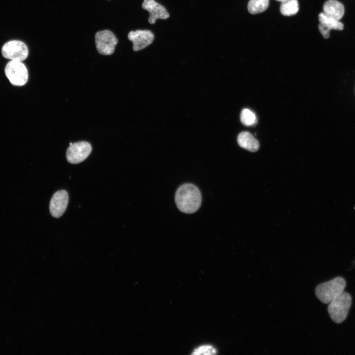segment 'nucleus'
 <instances>
[{
	"mask_svg": "<svg viewBox=\"0 0 355 355\" xmlns=\"http://www.w3.org/2000/svg\"><path fill=\"white\" fill-rule=\"evenodd\" d=\"M201 195L199 189L191 183L180 186L175 194V201L181 212L191 213L196 212L201 204Z\"/></svg>",
	"mask_w": 355,
	"mask_h": 355,
	"instance_id": "nucleus-1",
	"label": "nucleus"
},
{
	"mask_svg": "<svg viewBox=\"0 0 355 355\" xmlns=\"http://www.w3.org/2000/svg\"><path fill=\"white\" fill-rule=\"evenodd\" d=\"M352 304L351 295L343 291L328 303L327 310L332 320L337 323L343 322L347 317Z\"/></svg>",
	"mask_w": 355,
	"mask_h": 355,
	"instance_id": "nucleus-2",
	"label": "nucleus"
},
{
	"mask_svg": "<svg viewBox=\"0 0 355 355\" xmlns=\"http://www.w3.org/2000/svg\"><path fill=\"white\" fill-rule=\"evenodd\" d=\"M346 286V282L345 279L341 277H337L317 285L315 289V293L321 302L328 304L344 291Z\"/></svg>",
	"mask_w": 355,
	"mask_h": 355,
	"instance_id": "nucleus-3",
	"label": "nucleus"
},
{
	"mask_svg": "<svg viewBox=\"0 0 355 355\" xmlns=\"http://www.w3.org/2000/svg\"><path fill=\"white\" fill-rule=\"evenodd\" d=\"M6 76L14 86L24 85L28 80V72L22 61L10 60L4 69Z\"/></svg>",
	"mask_w": 355,
	"mask_h": 355,
	"instance_id": "nucleus-4",
	"label": "nucleus"
},
{
	"mask_svg": "<svg viewBox=\"0 0 355 355\" xmlns=\"http://www.w3.org/2000/svg\"><path fill=\"white\" fill-rule=\"evenodd\" d=\"M2 56L13 61H23L28 56V49L22 41L12 40L5 43L2 47Z\"/></svg>",
	"mask_w": 355,
	"mask_h": 355,
	"instance_id": "nucleus-5",
	"label": "nucleus"
},
{
	"mask_svg": "<svg viewBox=\"0 0 355 355\" xmlns=\"http://www.w3.org/2000/svg\"><path fill=\"white\" fill-rule=\"evenodd\" d=\"M117 42L116 37L110 31H99L95 35L96 48L101 54L109 55L113 54Z\"/></svg>",
	"mask_w": 355,
	"mask_h": 355,
	"instance_id": "nucleus-6",
	"label": "nucleus"
},
{
	"mask_svg": "<svg viewBox=\"0 0 355 355\" xmlns=\"http://www.w3.org/2000/svg\"><path fill=\"white\" fill-rule=\"evenodd\" d=\"M91 151L92 146L87 142L73 143L67 150V160L71 164H78L85 160Z\"/></svg>",
	"mask_w": 355,
	"mask_h": 355,
	"instance_id": "nucleus-7",
	"label": "nucleus"
},
{
	"mask_svg": "<svg viewBox=\"0 0 355 355\" xmlns=\"http://www.w3.org/2000/svg\"><path fill=\"white\" fill-rule=\"evenodd\" d=\"M69 201V195L65 190L56 192L53 195L50 202V214L54 217H60L65 212Z\"/></svg>",
	"mask_w": 355,
	"mask_h": 355,
	"instance_id": "nucleus-8",
	"label": "nucleus"
},
{
	"mask_svg": "<svg viewBox=\"0 0 355 355\" xmlns=\"http://www.w3.org/2000/svg\"><path fill=\"white\" fill-rule=\"evenodd\" d=\"M153 34L149 30L131 31L128 38L133 42V49L135 51L143 49L150 45L154 40Z\"/></svg>",
	"mask_w": 355,
	"mask_h": 355,
	"instance_id": "nucleus-9",
	"label": "nucleus"
},
{
	"mask_svg": "<svg viewBox=\"0 0 355 355\" xmlns=\"http://www.w3.org/2000/svg\"><path fill=\"white\" fill-rule=\"evenodd\" d=\"M142 7L149 12L148 21L151 24L158 19H166L170 16L166 8L155 0H143Z\"/></svg>",
	"mask_w": 355,
	"mask_h": 355,
	"instance_id": "nucleus-10",
	"label": "nucleus"
},
{
	"mask_svg": "<svg viewBox=\"0 0 355 355\" xmlns=\"http://www.w3.org/2000/svg\"><path fill=\"white\" fill-rule=\"evenodd\" d=\"M323 13L337 20H340L344 14L343 5L336 0H328L323 6Z\"/></svg>",
	"mask_w": 355,
	"mask_h": 355,
	"instance_id": "nucleus-11",
	"label": "nucleus"
},
{
	"mask_svg": "<svg viewBox=\"0 0 355 355\" xmlns=\"http://www.w3.org/2000/svg\"><path fill=\"white\" fill-rule=\"evenodd\" d=\"M237 141L241 147L251 152L256 151L259 147L258 141L248 132L240 133L238 136Z\"/></svg>",
	"mask_w": 355,
	"mask_h": 355,
	"instance_id": "nucleus-12",
	"label": "nucleus"
},
{
	"mask_svg": "<svg viewBox=\"0 0 355 355\" xmlns=\"http://www.w3.org/2000/svg\"><path fill=\"white\" fill-rule=\"evenodd\" d=\"M299 9L297 0H286L282 2L280 12L284 16H292L296 14Z\"/></svg>",
	"mask_w": 355,
	"mask_h": 355,
	"instance_id": "nucleus-13",
	"label": "nucleus"
},
{
	"mask_svg": "<svg viewBox=\"0 0 355 355\" xmlns=\"http://www.w3.org/2000/svg\"><path fill=\"white\" fill-rule=\"evenodd\" d=\"M320 23L323 24L330 30L332 29L342 30L344 25L339 20L326 15L323 12L320 13L319 15Z\"/></svg>",
	"mask_w": 355,
	"mask_h": 355,
	"instance_id": "nucleus-14",
	"label": "nucleus"
},
{
	"mask_svg": "<svg viewBox=\"0 0 355 355\" xmlns=\"http://www.w3.org/2000/svg\"><path fill=\"white\" fill-rule=\"evenodd\" d=\"M269 0H249L248 4V12L255 14L264 12L269 6Z\"/></svg>",
	"mask_w": 355,
	"mask_h": 355,
	"instance_id": "nucleus-15",
	"label": "nucleus"
},
{
	"mask_svg": "<svg viewBox=\"0 0 355 355\" xmlns=\"http://www.w3.org/2000/svg\"><path fill=\"white\" fill-rule=\"evenodd\" d=\"M240 120L244 125L247 126H252L257 122L255 114L247 108L242 110L240 114Z\"/></svg>",
	"mask_w": 355,
	"mask_h": 355,
	"instance_id": "nucleus-16",
	"label": "nucleus"
},
{
	"mask_svg": "<svg viewBox=\"0 0 355 355\" xmlns=\"http://www.w3.org/2000/svg\"><path fill=\"white\" fill-rule=\"evenodd\" d=\"M217 350L213 346L204 345L195 349L192 355H215Z\"/></svg>",
	"mask_w": 355,
	"mask_h": 355,
	"instance_id": "nucleus-17",
	"label": "nucleus"
},
{
	"mask_svg": "<svg viewBox=\"0 0 355 355\" xmlns=\"http://www.w3.org/2000/svg\"><path fill=\"white\" fill-rule=\"evenodd\" d=\"M318 27L319 31L323 37L325 38H328L329 37L330 30L320 23Z\"/></svg>",
	"mask_w": 355,
	"mask_h": 355,
	"instance_id": "nucleus-18",
	"label": "nucleus"
},
{
	"mask_svg": "<svg viewBox=\"0 0 355 355\" xmlns=\"http://www.w3.org/2000/svg\"><path fill=\"white\" fill-rule=\"evenodd\" d=\"M276 0L279 1H281V2H283V1H285V0Z\"/></svg>",
	"mask_w": 355,
	"mask_h": 355,
	"instance_id": "nucleus-19",
	"label": "nucleus"
}]
</instances>
